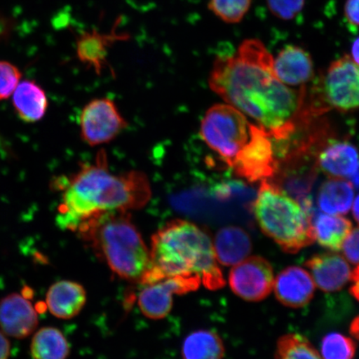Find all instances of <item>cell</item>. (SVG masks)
I'll use <instances>...</instances> for the list:
<instances>
[{"instance_id":"obj_7","label":"cell","mask_w":359,"mask_h":359,"mask_svg":"<svg viewBox=\"0 0 359 359\" xmlns=\"http://www.w3.org/2000/svg\"><path fill=\"white\" fill-rule=\"evenodd\" d=\"M277 165L271 135L260 126L251 123L249 141L230 167L238 177L249 182H257L272 177Z\"/></svg>"},{"instance_id":"obj_13","label":"cell","mask_w":359,"mask_h":359,"mask_svg":"<svg viewBox=\"0 0 359 359\" xmlns=\"http://www.w3.org/2000/svg\"><path fill=\"white\" fill-rule=\"evenodd\" d=\"M276 298L286 307L299 309L311 302L316 284L309 273L299 266H290L281 271L273 282Z\"/></svg>"},{"instance_id":"obj_34","label":"cell","mask_w":359,"mask_h":359,"mask_svg":"<svg viewBox=\"0 0 359 359\" xmlns=\"http://www.w3.org/2000/svg\"><path fill=\"white\" fill-rule=\"evenodd\" d=\"M352 60L359 65V37L354 40L351 48Z\"/></svg>"},{"instance_id":"obj_36","label":"cell","mask_w":359,"mask_h":359,"mask_svg":"<svg viewBox=\"0 0 359 359\" xmlns=\"http://www.w3.org/2000/svg\"><path fill=\"white\" fill-rule=\"evenodd\" d=\"M353 213L354 219H355L356 222L359 224V196L357 197L355 201H354Z\"/></svg>"},{"instance_id":"obj_9","label":"cell","mask_w":359,"mask_h":359,"mask_svg":"<svg viewBox=\"0 0 359 359\" xmlns=\"http://www.w3.org/2000/svg\"><path fill=\"white\" fill-rule=\"evenodd\" d=\"M127 127L115 102L109 98L88 102L80 116L81 137L92 147L111 142Z\"/></svg>"},{"instance_id":"obj_35","label":"cell","mask_w":359,"mask_h":359,"mask_svg":"<svg viewBox=\"0 0 359 359\" xmlns=\"http://www.w3.org/2000/svg\"><path fill=\"white\" fill-rule=\"evenodd\" d=\"M350 332L359 340V316L353 320L351 326H350Z\"/></svg>"},{"instance_id":"obj_31","label":"cell","mask_w":359,"mask_h":359,"mask_svg":"<svg viewBox=\"0 0 359 359\" xmlns=\"http://www.w3.org/2000/svg\"><path fill=\"white\" fill-rule=\"evenodd\" d=\"M344 15L350 25L359 28V0H347L344 6Z\"/></svg>"},{"instance_id":"obj_27","label":"cell","mask_w":359,"mask_h":359,"mask_svg":"<svg viewBox=\"0 0 359 359\" xmlns=\"http://www.w3.org/2000/svg\"><path fill=\"white\" fill-rule=\"evenodd\" d=\"M355 353L354 341L342 334L330 333L322 340L323 359H353Z\"/></svg>"},{"instance_id":"obj_23","label":"cell","mask_w":359,"mask_h":359,"mask_svg":"<svg viewBox=\"0 0 359 359\" xmlns=\"http://www.w3.org/2000/svg\"><path fill=\"white\" fill-rule=\"evenodd\" d=\"M224 355V344L221 337L214 331L199 330L191 332L183 341V359H223Z\"/></svg>"},{"instance_id":"obj_5","label":"cell","mask_w":359,"mask_h":359,"mask_svg":"<svg viewBox=\"0 0 359 359\" xmlns=\"http://www.w3.org/2000/svg\"><path fill=\"white\" fill-rule=\"evenodd\" d=\"M253 212L262 231L286 253H297L316 241L309 210L266 180L262 182Z\"/></svg>"},{"instance_id":"obj_15","label":"cell","mask_w":359,"mask_h":359,"mask_svg":"<svg viewBox=\"0 0 359 359\" xmlns=\"http://www.w3.org/2000/svg\"><path fill=\"white\" fill-rule=\"evenodd\" d=\"M273 69L278 79L287 86L307 83L313 76L311 56L304 48L288 45L273 58Z\"/></svg>"},{"instance_id":"obj_1","label":"cell","mask_w":359,"mask_h":359,"mask_svg":"<svg viewBox=\"0 0 359 359\" xmlns=\"http://www.w3.org/2000/svg\"><path fill=\"white\" fill-rule=\"evenodd\" d=\"M273 57L259 39H246L235 55L214 61L209 85L229 105L257 121L271 138L284 140L295 128L304 93L277 79Z\"/></svg>"},{"instance_id":"obj_17","label":"cell","mask_w":359,"mask_h":359,"mask_svg":"<svg viewBox=\"0 0 359 359\" xmlns=\"http://www.w3.org/2000/svg\"><path fill=\"white\" fill-rule=\"evenodd\" d=\"M86 302V290L79 283L71 280L55 283L46 294L48 311L61 320L77 316Z\"/></svg>"},{"instance_id":"obj_8","label":"cell","mask_w":359,"mask_h":359,"mask_svg":"<svg viewBox=\"0 0 359 359\" xmlns=\"http://www.w3.org/2000/svg\"><path fill=\"white\" fill-rule=\"evenodd\" d=\"M323 100L340 111L359 107V65L348 55L332 62L323 79Z\"/></svg>"},{"instance_id":"obj_37","label":"cell","mask_w":359,"mask_h":359,"mask_svg":"<svg viewBox=\"0 0 359 359\" xmlns=\"http://www.w3.org/2000/svg\"><path fill=\"white\" fill-rule=\"evenodd\" d=\"M353 187L359 188V168L353 176L349 179Z\"/></svg>"},{"instance_id":"obj_28","label":"cell","mask_w":359,"mask_h":359,"mask_svg":"<svg viewBox=\"0 0 359 359\" xmlns=\"http://www.w3.org/2000/svg\"><path fill=\"white\" fill-rule=\"evenodd\" d=\"M269 11L281 20H293L302 12L305 0H266Z\"/></svg>"},{"instance_id":"obj_25","label":"cell","mask_w":359,"mask_h":359,"mask_svg":"<svg viewBox=\"0 0 359 359\" xmlns=\"http://www.w3.org/2000/svg\"><path fill=\"white\" fill-rule=\"evenodd\" d=\"M276 359H323L307 339L299 334H286L278 341Z\"/></svg>"},{"instance_id":"obj_18","label":"cell","mask_w":359,"mask_h":359,"mask_svg":"<svg viewBox=\"0 0 359 359\" xmlns=\"http://www.w3.org/2000/svg\"><path fill=\"white\" fill-rule=\"evenodd\" d=\"M213 246L219 264L234 266L249 257L252 242L248 233L237 226L221 229L215 236Z\"/></svg>"},{"instance_id":"obj_14","label":"cell","mask_w":359,"mask_h":359,"mask_svg":"<svg viewBox=\"0 0 359 359\" xmlns=\"http://www.w3.org/2000/svg\"><path fill=\"white\" fill-rule=\"evenodd\" d=\"M312 273L314 283L326 293L342 290L351 280L349 264L340 255L324 253L313 255L305 262Z\"/></svg>"},{"instance_id":"obj_11","label":"cell","mask_w":359,"mask_h":359,"mask_svg":"<svg viewBox=\"0 0 359 359\" xmlns=\"http://www.w3.org/2000/svg\"><path fill=\"white\" fill-rule=\"evenodd\" d=\"M273 271L271 263L260 257L245 259L231 269L229 276L231 289L246 302H258L271 293Z\"/></svg>"},{"instance_id":"obj_30","label":"cell","mask_w":359,"mask_h":359,"mask_svg":"<svg viewBox=\"0 0 359 359\" xmlns=\"http://www.w3.org/2000/svg\"><path fill=\"white\" fill-rule=\"evenodd\" d=\"M344 257L353 264L359 266V227L350 231L342 246Z\"/></svg>"},{"instance_id":"obj_19","label":"cell","mask_w":359,"mask_h":359,"mask_svg":"<svg viewBox=\"0 0 359 359\" xmlns=\"http://www.w3.org/2000/svg\"><path fill=\"white\" fill-rule=\"evenodd\" d=\"M320 168L334 178H351L359 168V154L355 147L348 142H334L318 156Z\"/></svg>"},{"instance_id":"obj_33","label":"cell","mask_w":359,"mask_h":359,"mask_svg":"<svg viewBox=\"0 0 359 359\" xmlns=\"http://www.w3.org/2000/svg\"><path fill=\"white\" fill-rule=\"evenodd\" d=\"M351 280L353 285L350 292H351L353 297L359 302V266L352 272Z\"/></svg>"},{"instance_id":"obj_3","label":"cell","mask_w":359,"mask_h":359,"mask_svg":"<svg viewBox=\"0 0 359 359\" xmlns=\"http://www.w3.org/2000/svg\"><path fill=\"white\" fill-rule=\"evenodd\" d=\"M151 263L141 283L150 285L178 276H197L210 290L226 285L215 257L213 241L205 229L174 219L151 238Z\"/></svg>"},{"instance_id":"obj_29","label":"cell","mask_w":359,"mask_h":359,"mask_svg":"<svg viewBox=\"0 0 359 359\" xmlns=\"http://www.w3.org/2000/svg\"><path fill=\"white\" fill-rule=\"evenodd\" d=\"M20 79L21 73L16 66L7 61H0V100L12 95Z\"/></svg>"},{"instance_id":"obj_21","label":"cell","mask_w":359,"mask_h":359,"mask_svg":"<svg viewBox=\"0 0 359 359\" xmlns=\"http://www.w3.org/2000/svg\"><path fill=\"white\" fill-rule=\"evenodd\" d=\"M314 240L332 251L342 249L344 242L352 231V223L339 215L318 214L312 219Z\"/></svg>"},{"instance_id":"obj_6","label":"cell","mask_w":359,"mask_h":359,"mask_svg":"<svg viewBox=\"0 0 359 359\" xmlns=\"http://www.w3.org/2000/svg\"><path fill=\"white\" fill-rule=\"evenodd\" d=\"M251 123L245 114L229 104H215L202 118L200 134L206 145L229 167L249 141Z\"/></svg>"},{"instance_id":"obj_10","label":"cell","mask_w":359,"mask_h":359,"mask_svg":"<svg viewBox=\"0 0 359 359\" xmlns=\"http://www.w3.org/2000/svg\"><path fill=\"white\" fill-rule=\"evenodd\" d=\"M202 284L197 276H178L146 285L139 294V309L150 320H158L167 317L173 306V296L190 293Z\"/></svg>"},{"instance_id":"obj_12","label":"cell","mask_w":359,"mask_h":359,"mask_svg":"<svg viewBox=\"0 0 359 359\" xmlns=\"http://www.w3.org/2000/svg\"><path fill=\"white\" fill-rule=\"evenodd\" d=\"M39 324L38 313L25 296L13 293L0 299V330L22 339L32 334Z\"/></svg>"},{"instance_id":"obj_20","label":"cell","mask_w":359,"mask_h":359,"mask_svg":"<svg viewBox=\"0 0 359 359\" xmlns=\"http://www.w3.org/2000/svg\"><path fill=\"white\" fill-rule=\"evenodd\" d=\"M13 93V106L22 120L35 123L43 118L48 109V98L38 84L22 81Z\"/></svg>"},{"instance_id":"obj_26","label":"cell","mask_w":359,"mask_h":359,"mask_svg":"<svg viewBox=\"0 0 359 359\" xmlns=\"http://www.w3.org/2000/svg\"><path fill=\"white\" fill-rule=\"evenodd\" d=\"M252 0H210L208 8L226 24H238L249 12Z\"/></svg>"},{"instance_id":"obj_2","label":"cell","mask_w":359,"mask_h":359,"mask_svg":"<svg viewBox=\"0 0 359 359\" xmlns=\"http://www.w3.org/2000/svg\"><path fill=\"white\" fill-rule=\"evenodd\" d=\"M151 194L145 173L138 170L112 173L106 151L101 150L93 163L82 165L67 181L57 222L65 230L79 232L85 224L106 213L144 208Z\"/></svg>"},{"instance_id":"obj_22","label":"cell","mask_w":359,"mask_h":359,"mask_svg":"<svg viewBox=\"0 0 359 359\" xmlns=\"http://www.w3.org/2000/svg\"><path fill=\"white\" fill-rule=\"evenodd\" d=\"M354 190L352 183L341 178H332L323 183L318 203L329 215L347 214L353 205Z\"/></svg>"},{"instance_id":"obj_24","label":"cell","mask_w":359,"mask_h":359,"mask_svg":"<svg viewBox=\"0 0 359 359\" xmlns=\"http://www.w3.org/2000/svg\"><path fill=\"white\" fill-rule=\"evenodd\" d=\"M30 350L34 359H67L70 353L66 337L55 327H43L36 332Z\"/></svg>"},{"instance_id":"obj_32","label":"cell","mask_w":359,"mask_h":359,"mask_svg":"<svg viewBox=\"0 0 359 359\" xmlns=\"http://www.w3.org/2000/svg\"><path fill=\"white\" fill-rule=\"evenodd\" d=\"M11 355V343L3 332H0V359H8Z\"/></svg>"},{"instance_id":"obj_16","label":"cell","mask_w":359,"mask_h":359,"mask_svg":"<svg viewBox=\"0 0 359 359\" xmlns=\"http://www.w3.org/2000/svg\"><path fill=\"white\" fill-rule=\"evenodd\" d=\"M116 26L109 34L98 32L96 29L87 31L80 35L77 41V55L79 60L101 73L107 64L109 48L119 41H126L129 35L116 33Z\"/></svg>"},{"instance_id":"obj_38","label":"cell","mask_w":359,"mask_h":359,"mask_svg":"<svg viewBox=\"0 0 359 359\" xmlns=\"http://www.w3.org/2000/svg\"><path fill=\"white\" fill-rule=\"evenodd\" d=\"M2 21H0V34H1L2 31L4 30V27H6V25H2Z\"/></svg>"},{"instance_id":"obj_4","label":"cell","mask_w":359,"mask_h":359,"mask_svg":"<svg viewBox=\"0 0 359 359\" xmlns=\"http://www.w3.org/2000/svg\"><path fill=\"white\" fill-rule=\"evenodd\" d=\"M91 242L96 253L122 279L141 282L150 266V250L128 212H109L78 232Z\"/></svg>"}]
</instances>
